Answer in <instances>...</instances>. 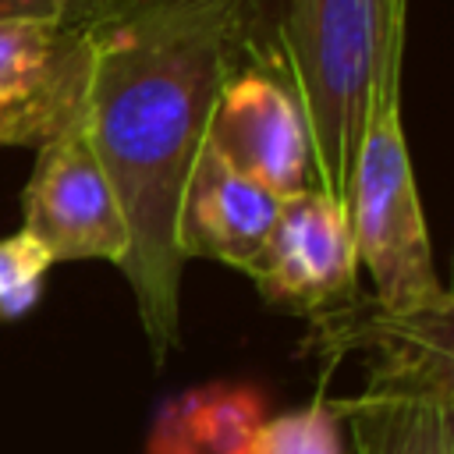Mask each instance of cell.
<instances>
[{"label":"cell","instance_id":"5b68a950","mask_svg":"<svg viewBox=\"0 0 454 454\" xmlns=\"http://www.w3.org/2000/svg\"><path fill=\"white\" fill-rule=\"evenodd\" d=\"M92 28L57 18L0 21V145H46L85 124Z\"/></svg>","mask_w":454,"mask_h":454},{"label":"cell","instance_id":"7a4b0ae2","mask_svg":"<svg viewBox=\"0 0 454 454\" xmlns=\"http://www.w3.org/2000/svg\"><path fill=\"white\" fill-rule=\"evenodd\" d=\"M408 0H280V71L305 114L312 188L348 202L372 103L401 85Z\"/></svg>","mask_w":454,"mask_h":454},{"label":"cell","instance_id":"52a82bcc","mask_svg":"<svg viewBox=\"0 0 454 454\" xmlns=\"http://www.w3.org/2000/svg\"><path fill=\"white\" fill-rule=\"evenodd\" d=\"M358 255L344 199L301 188L280 202L266 252L252 273L262 298L301 312H340L355 298Z\"/></svg>","mask_w":454,"mask_h":454},{"label":"cell","instance_id":"ba28073f","mask_svg":"<svg viewBox=\"0 0 454 454\" xmlns=\"http://www.w3.org/2000/svg\"><path fill=\"white\" fill-rule=\"evenodd\" d=\"M25 234L53 262L103 259L121 266L128 255V223L121 202L82 131L60 135L35 149L25 184Z\"/></svg>","mask_w":454,"mask_h":454},{"label":"cell","instance_id":"4fadbf2b","mask_svg":"<svg viewBox=\"0 0 454 454\" xmlns=\"http://www.w3.org/2000/svg\"><path fill=\"white\" fill-rule=\"evenodd\" d=\"M117 0H0V21L11 18H57L74 25L99 21Z\"/></svg>","mask_w":454,"mask_h":454},{"label":"cell","instance_id":"277c9868","mask_svg":"<svg viewBox=\"0 0 454 454\" xmlns=\"http://www.w3.org/2000/svg\"><path fill=\"white\" fill-rule=\"evenodd\" d=\"M383 355L369 387L333 404L358 454H454L450 316H380Z\"/></svg>","mask_w":454,"mask_h":454},{"label":"cell","instance_id":"7c38bea8","mask_svg":"<svg viewBox=\"0 0 454 454\" xmlns=\"http://www.w3.org/2000/svg\"><path fill=\"white\" fill-rule=\"evenodd\" d=\"M50 252L25 231L0 238V319H18L35 309L50 273Z\"/></svg>","mask_w":454,"mask_h":454},{"label":"cell","instance_id":"8fae6325","mask_svg":"<svg viewBox=\"0 0 454 454\" xmlns=\"http://www.w3.org/2000/svg\"><path fill=\"white\" fill-rule=\"evenodd\" d=\"M231 454H340V415L333 411V401H316L309 408L262 419Z\"/></svg>","mask_w":454,"mask_h":454},{"label":"cell","instance_id":"6da1fadb","mask_svg":"<svg viewBox=\"0 0 454 454\" xmlns=\"http://www.w3.org/2000/svg\"><path fill=\"white\" fill-rule=\"evenodd\" d=\"M273 0H117L92 21L82 135L128 223L121 262L153 362L181 337V252L174 241L184 174L220 85L245 64H280L262 35Z\"/></svg>","mask_w":454,"mask_h":454},{"label":"cell","instance_id":"9c48e42d","mask_svg":"<svg viewBox=\"0 0 454 454\" xmlns=\"http://www.w3.org/2000/svg\"><path fill=\"white\" fill-rule=\"evenodd\" d=\"M280 202V195L231 167L213 145L202 142L177 199L174 241L181 259H216L252 277L266 252Z\"/></svg>","mask_w":454,"mask_h":454},{"label":"cell","instance_id":"30bf717a","mask_svg":"<svg viewBox=\"0 0 454 454\" xmlns=\"http://www.w3.org/2000/svg\"><path fill=\"white\" fill-rule=\"evenodd\" d=\"M262 394L216 383L174 397L149 436V454H231L262 422Z\"/></svg>","mask_w":454,"mask_h":454},{"label":"cell","instance_id":"8992f818","mask_svg":"<svg viewBox=\"0 0 454 454\" xmlns=\"http://www.w3.org/2000/svg\"><path fill=\"white\" fill-rule=\"evenodd\" d=\"M202 142L280 199L312 184L305 114L280 64L238 67L213 99Z\"/></svg>","mask_w":454,"mask_h":454},{"label":"cell","instance_id":"3957f363","mask_svg":"<svg viewBox=\"0 0 454 454\" xmlns=\"http://www.w3.org/2000/svg\"><path fill=\"white\" fill-rule=\"evenodd\" d=\"M355 255L369 270L372 305L387 316H436L454 301L436 277L433 245L411 174L401 85L387 89L365 121L348 181Z\"/></svg>","mask_w":454,"mask_h":454}]
</instances>
